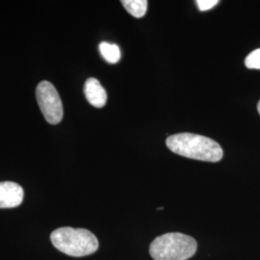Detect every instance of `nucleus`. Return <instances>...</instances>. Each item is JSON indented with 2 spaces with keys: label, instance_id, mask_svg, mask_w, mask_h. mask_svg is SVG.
Instances as JSON below:
<instances>
[{
  "label": "nucleus",
  "instance_id": "f257e3e1",
  "mask_svg": "<svg viewBox=\"0 0 260 260\" xmlns=\"http://www.w3.org/2000/svg\"><path fill=\"white\" fill-rule=\"evenodd\" d=\"M168 149L190 159L218 162L223 158L222 147L214 140L193 133H179L166 140Z\"/></svg>",
  "mask_w": 260,
  "mask_h": 260
},
{
  "label": "nucleus",
  "instance_id": "f03ea898",
  "mask_svg": "<svg viewBox=\"0 0 260 260\" xmlns=\"http://www.w3.org/2000/svg\"><path fill=\"white\" fill-rule=\"evenodd\" d=\"M50 239L57 250L70 256L90 255L99 249L96 237L84 229L60 228L51 233Z\"/></svg>",
  "mask_w": 260,
  "mask_h": 260
},
{
  "label": "nucleus",
  "instance_id": "7ed1b4c3",
  "mask_svg": "<svg viewBox=\"0 0 260 260\" xmlns=\"http://www.w3.org/2000/svg\"><path fill=\"white\" fill-rule=\"evenodd\" d=\"M197 247L193 237L171 233L155 238L149 246V253L154 260H187L195 254Z\"/></svg>",
  "mask_w": 260,
  "mask_h": 260
},
{
  "label": "nucleus",
  "instance_id": "20e7f679",
  "mask_svg": "<svg viewBox=\"0 0 260 260\" xmlns=\"http://www.w3.org/2000/svg\"><path fill=\"white\" fill-rule=\"evenodd\" d=\"M38 104L45 119L51 124H57L64 116L63 104L55 87L48 82L42 81L36 90Z\"/></svg>",
  "mask_w": 260,
  "mask_h": 260
},
{
  "label": "nucleus",
  "instance_id": "39448f33",
  "mask_svg": "<svg viewBox=\"0 0 260 260\" xmlns=\"http://www.w3.org/2000/svg\"><path fill=\"white\" fill-rule=\"evenodd\" d=\"M21 186L12 181L0 182V208H14L23 202Z\"/></svg>",
  "mask_w": 260,
  "mask_h": 260
},
{
  "label": "nucleus",
  "instance_id": "423d86ee",
  "mask_svg": "<svg viewBox=\"0 0 260 260\" xmlns=\"http://www.w3.org/2000/svg\"><path fill=\"white\" fill-rule=\"evenodd\" d=\"M84 93L87 101L94 107L102 108L106 104L107 93L98 79H87L84 87Z\"/></svg>",
  "mask_w": 260,
  "mask_h": 260
},
{
  "label": "nucleus",
  "instance_id": "0eeeda50",
  "mask_svg": "<svg viewBox=\"0 0 260 260\" xmlns=\"http://www.w3.org/2000/svg\"><path fill=\"white\" fill-rule=\"evenodd\" d=\"M121 4L130 15L136 19L143 18L148 10L147 0H123Z\"/></svg>",
  "mask_w": 260,
  "mask_h": 260
},
{
  "label": "nucleus",
  "instance_id": "6e6552de",
  "mask_svg": "<svg viewBox=\"0 0 260 260\" xmlns=\"http://www.w3.org/2000/svg\"><path fill=\"white\" fill-rule=\"evenodd\" d=\"M101 54L109 64H117L121 59L120 47L114 44L103 42L100 45Z\"/></svg>",
  "mask_w": 260,
  "mask_h": 260
},
{
  "label": "nucleus",
  "instance_id": "1a4fd4ad",
  "mask_svg": "<svg viewBox=\"0 0 260 260\" xmlns=\"http://www.w3.org/2000/svg\"><path fill=\"white\" fill-rule=\"evenodd\" d=\"M245 65L248 69L260 70V48L253 50L246 57Z\"/></svg>",
  "mask_w": 260,
  "mask_h": 260
},
{
  "label": "nucleus",
  "instance_id": "9d476101",
  "mask_svg": "<svg viewBox=\"0 0 260 260\" xmlns=\"http://www.w3.org/2000/svg\"><path fill=\"white\" fill-rule=\"evenodd\" d=\"M218 3H219L218 0H197L196 1V4H197L198 8L201 10L202 12L212 9Z\"/></svg>",
  "mask_w": 260,
  "mask_h": 260
},
{
  "label": "nucleus",
  "instance_id": "9b49d317",
  "mask_svg": "<svg viewBox=\"0 0 260 260\" xmlns=\"http://www.w3.org/2000/svg\"><path fill=\"white\" fill-rule=\"evenodd\" d=\"M257 110H258V113L260 114V101L259 103H258V104H257Z\"/></svg>",
  "mask_w": 260,
  "mask_h": 260
}]
</instances>
